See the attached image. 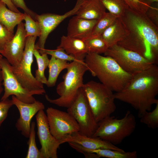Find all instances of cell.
Instances as JSON below:
<instances>
[{"label": "cell", "mask_w": 158, "mask_h": 158, "mask_svg": "<svg viewBox=\"0 0 158 158\" xmlns=\"http://www.w3.org/2000/svg\"><path fill=\"white\" fill-rule=\"evenodd\" d=\"M128 33L117 44L158 62V28L146 13L128 8L121 18Z\"/></svg>", "instance_id": "1"}, {"label": "cell", "mask_w": 158, "mask_h": 158, "mask_svg": "<svg viewBox=\"0 0 158 158\" xmlns=\"http://www.w3.org/2000/svg\"><path fill=\"white\" fill-rule=\"evenodd\" d=\"M158 67L154 64L150 68L133 75L126 86L114 93L115 99L130 104L138 112L140 117L150 111L158 102Z\"/></svg>", "instance_id": "2"}, {"label": "cell", "mask_w": 158, "mask_h": 158, "mask_svg": "<svg viewBox=\"0 0 158 158\" xmlns=\"http://www.w3.org/2000/svg\"><path fill=\"white\" fill-rule=\"evenodd\" d=\"M84 61L92 75L115 92L121 90L133 75L124 71L109 56L89 52L85 56Z\"/></svg>", "instance_id": "3"}, {"label": "cell", "mask_w": 158, "mask_h": 158, "mask_svg": "<svg viewBox=\"0 0 158 158\" xmlns=\"http://www.w3.org/2000/svg\"><path fill=\"white\" fill-rule=\"evenodd\" d=\"M66 69L67 72L63 76V80L56 88L60 97L52 99L46 95L45 97L51 103L67 108L75 100L79 90L82 87L83 76L88 68L84 60H79L69 63Z\"/></svg>", "instance_id": "4"}, {"label": "cell", "mask_w": 158, "mask_h": 158, "mask_svg": "<svg viewBox=\"0 0 158 158\" xmlns=\"http://www.w3.org/2000/svg\"><path fill=\"white\" fill-rule=\"evenodd\" d=\"M136 125L135 116L129 110L121 118L111 116L98 123L92 136L97 137L115 145L121 143L134 131Z\"/></svg>", "instance_id": "5"}, {"label": "cell", "mask_w": 158, "mask_h": 158, "mask_svg": "<svg viewBox=\"0 0 158 158\" xmlns=\"http://www.w3.org/2000/svg\"><path fill=\"white\" fill-rule=\"evenodd\" d=\"M82 88L97 123L115 111L114 93L109 88L91 80L84 84Z\"/></svg>", "instance_id": "6"}, {"label": "cell", "mask_w": 158, "mask_h": 158, "mask_svg": "<svg viewBox=\"0 0 158 158\" xmlns=\"http://www.w3.org/2000/svg\"><path fill=\"white\" fill-rule=\"evenodd\" d=\"M37 37L32 36L27 37L22 59L17 65L12 66V68L15 77L24 88L35 95H41L46 92L43 84L37 80L31 71L33 52Z\"/></svg>", "instance_id": "7"}, {"label": "cell", "mask_w": 158, "mask_h": 158, "mask_svg": "<svg viewBox=\"0 0 158 158\" xmlns=\"http://www.w3.org/2000/svg\"><path fill=\"white\" fill-rule=\"evenodd\" d=\"M105 56L113 59L126 72L133 75L145 70L155 64L135 51L117 44L108 48Z\"/></svg>", "instance_id": "8"}, {"label": "cell", "mask_w": 158, "mask_h": 158, "mask_svg": "<svg viewBox=\"0 0 158 158\" xmlns=\"http://www.w3.org/2000/svg\"><path fill=\"white\" fill-rule=\"evenodd\" d=\"M67 112L78 123L80 133L89 136L93 135L98 123L82 88L79 90L75 100L67 108Z\"/></svg>", "instance_id": "9"}, {"label": "cell", "mask_w": 158, "mask_h": 158, "mask_svg": "<svg viewBox=\"0 0 158 158\" xmlns=\"http://www.w3.org/2000/svg\"><path fill=\"white\" fill-rule=\"evenodd\" d=\"M4 93L1 100H5L11 95H14L23 102L31 103L36 100L33 96V92L24 88L14 75L12 66L5 58L0 61Z\"/></svg>", "instance_id": "10"}, {"label": "cell", "mask_w": 158, "mask_h": 158, "mask_svg": "<svg viewBox=\"0 0 158 158\" xmlns=\"http://www.w3.org/2000/svg\"><path fill=\"white\" fill-rule=\"evenodd\" d=\"M46 112L50 131L59 141L67 135L80 131L78 123L68 112L52 107H48Z\"/></svg>", "instance_id": "11"}, {"label": "cell", "mask_w": 158, "mask_h": 158, "mask_svg": "<svg viewBox=\"0 0 158 158\" xmlns=\"http://www.w3.org/2000/svg\"><path fill=\"white\" fill-rule=\"evenodd\" d=\"M35 118L37 134L41 145L39 150L41 158H58L57 151L61 144L51 134L44 110H40Z\"/></svg>", "instance_id": "12"}, {"label": "cell", "mask_w": 158, "mask_h": 158, "mask_svg": "<svg viewBox=\"0 0 158 158\" xmlns=\"http://www.w3.org/2000/svg\"><path fill=\"white\" fill-rule=\"evenodd\" d=\"M80 6V4L76 3L72 9L62 15L51 13L40 15L37 14L36 21L39 24L41 34L38 42L35 45V49L37 50L44 49L46 40L49 34L64 20L76 15Z\"/></svg>", "instance_id": "13"}, {"label": "cell", "mask_w": 158, "mask_h": 158, "mask_svg": "<svg viewBox=\"0 0 158 158\" xmlns=\"http://www.w3.org/2000/svg\"><path fill=\"white\" fill-rule=\"evenodd\" d=\"M11 100L20 113V117L16 123L15 126L23 136L28 138L32 118L40 110H44L45 106L42 102L36 100L31 103L23 102L14 95L12 96Z\"/></svg>", "instance_id": "14"}, {"label": "cell", "mask_w": 158, "mask_h": 158, "mask_svg": "<svg viewBox=\"0 0 158 158\" xmlns=\"http://www.w3.org/2000/svg\"><path fill=\"white\" fill-rule=\"evenodd\" d=\"M26 38L24 23L21 22L17 25L16 33L13 38L0 51V54L12 66H16L20 61Z\"/></svg>", "instance_id": "15"}, {"label": "cell", "mask_w": 158, "mask_h": 158, "mask_svg": "<svg viewBox=\"0 0 158 158\" xmlns=\"http://www.w3.org/2000/svg\"><path fill=\"white\" fill-rule=\"evenodd\" d=\"M59 142L61 144L66 142H74L89 149H107L124 151L108 141L98 137L87 136L79 131L67 135Z\"/></svg>", "instance_id": "16"}, {"label": "cell", "mask_w": 158, "mask_h": 158, "mask_svg": "<svg viewBox=\"0 0 158 158\" xmlns=\"http://www.w3.org/2000/svg\"><path fill=\"white\" fill-rule=\"evenodd\" d=\"M97 21L84 19L75 15L69 21L67 35L84 40L90 36Z\"/></svg>", "instance_id": "17"}, {"label": "cell", "mask_w": 158, "mask_h": 158, "mask_svg": "<svg viewBox=\"0 0 158 158\" xmlns=\"http://www.w3.org/2000/svg\"><path fill=\"white\" fill-rule=\"evenodd\" d=\"M57 48L63 49L67 54L79 60H84L88 53L87 45L84 40L63 35L60 44Z\"/></svg>", "instance_id": "18"}, {"label": "cell", "mask_w": 158, "mask_h": 158, "mask_svg": "<svg viewBox=\"0 0 158 158\" xmlns=\"http://www.w3.org/2000/svg\"><path fill=\"white\" fill-rule=\"evenodd\" d=\"M128 31L121 18H117L101 36L108 47L117 44L128 35Z\"/></svg>", "instance_id": "19"}, {"label": "cell", "mask_w": 158, "mask_h": 158, "mask_svg": "<svg viewBox=\"0 0 158 158\" xmlns=\"http://www.w3.org/2000/svg\"><path fill=\"white\" fill-rule=\"evenodd\" d=\"M106 10L99 0H85L75 15L87 20H98L106 12Z\"/></svg>", "instance_id": "20"}, {"label": "cell", "mask_w": 158, "mask_h": 158, "mask_svg": "<svg viewBox=\"0 0 158 158\" xmlns=\"http://www.w3.org/2000/svg\"><path fill=\"white\" fill-rule=\"evenodd\" d=\"M0 0V23L10 31L14 33L15 27L24 20V13H16L7 8Z\"/></svg>", "instance_id": "21"}, {"label": "cell", "mask_w": 158, "mask_h": 158, "mask_svg": "<svg viewBox=\"0 0 158 158\" xmlns=\"http://www.w3.org/2000/svg\"><path fill=\"white\" fill-rule=\"evenodd\" d=\"M69 63L66 61L51 56L48 66L49 75L46 84L48 87H51L55 85L60 73L62 71L67 68Z\"/></svg>", "instance_id": "22"}, {"label": "cell", "mask_w": 158, "mask_h": 158, "mask_svg": "<svg viewBox=\"0 0 158 158\" xmlns=\"http://www.w3.org/2000/svg\"><path fill=\"white\" fill-rule=\"evenodd\" d=\"M84 150L85 153L95 154L99 158H136L137 157L136 151L126 152L107 149H91L86 148Z\"/></svg>", "instance_id": "23"}, {"label": "cell", "mask_w": 158, "mask_h": 158, "mask_svg": "<svg viewBox=\"0 0 158 158\" xmlns=\"http://www.w3.org/2000/svg\"><path fill=\"white\" fill-rule=\"evenodd\" d=\"M33 54L37 62L38 68L35 71V78L39 82L46 84L47 79L44 75V71L48 67L49 59L48 54L45 53L40 54L38 50L35 49Z\"/></svg>", "instance_id": "24"}, {"label": "cell", "mask_w": 158, "mask_h": 158, "mask_svg": "<svg viewBox=\"0 0 158 158\" xmlns=\"http://www.w3.org/2000/svg\"><path fill=\"white\" fill-rule=\"evenodd\" d=\"M109 12L121 18L129 7L124 0H99Z\"/></svg>", "instance_id": "25"}, {"label": "cell", "mask_w": 158, "mask_h": 158, "mask_svg": "<svg viewBox=\"0 0 158 158\" xmlns=\"http://www.w3.org/2000/svg\"><path fill=\"white\" fill-rule=\"evenodd\" d=\"M84 40L87 45L88 53L100 54H104L109 48L101 35L90 36Z\"/></svg>", "instance_id": "26"}, {"label": "cell", "mask_w": 158, "mask_h": 158, "mask_svg": "<svg viewBox=\"0 0 158 158\" xmlns=\"http://www.w3.org/2000/svg\"><path fill=\"white\" fill-rule=\"evenodd\" d=\"M117 18L110 12H106L97 20L90 36L101 35Z\"/></svg>", "instance_id": "27"}, {"label": "cell", "mask_w": 158, "mask_h": 158, "mask_svg": "<svg viewBox=\"0 0 158 158\" xmlns=\"http://www.w3.org/2000/svg\"><path fill=\"white\" fill-rule=\"evenodd\" d=\"M35 126V122L33 121L32 122L28 137V147L26 158H42L40 150L38 149L36 144Z\"/></svg>", "instance_id": "28"}, {"label": "cell", "mask_w": 158, "mask_h": 158, "mask_svg": "<svg viewBox=\"0 0 158 158\" xmlns=\"http://www.w3.org/2000/svg\"><path fill=\"white\" fill-rule=\"evenodd\" d=\"M155 105L152 111H145L139 117L141 123L153 129L158 127V102Z\"/></svg>", "instance_id": "29"}, {"label": "cell", "mask_w": 158, "mask_h": 158, "mask_svg": "<svg viewBox=\"0 0 158 158\" xmlns=\"http://www.w3.org/2000/svg\"><path fill=\"white\" fill-rule=\"evenodd\" d=\"M24 28L26 37L35 36L39 37L41 30L39 24L37 21L34 20L30 16L24 13Z\"/></svg>", "instance_id": "30"}, {"label": "cell", "mask_w": 158, "mask_h": 158, "mask_svg": "<svg viewBox=\"0 0 158 158\" xmlns=\"http://www.w3.org/2000/svg\"><path fill=\"white\" fill-rule=\"evenodd\" d=\"M38 51L40 54L45 53L55 58L67 61H73L79 60L75 58L73 56L69 55L61 48H58L55 50L46 49L45 48L40 49Z\"/></svg>", "instance_id": "31"}, {"label": "cell", "mask_w": 158, "mask_h": 158, "mask_svg": "<svg viewBox=\"0 0 158 158\" xmlns=\"http://www.w3.org/2000/svg\"><path fill=\"white\" fill-rule=\"evenodd\" d=\"M14 34L0 23V51L14 37Z\"/></svg>", "instance_id": "32"}, {"label": "cell", "mask_w": 158, "mask_h": 158, "mask_svg": "<svg viewBox=\"0 0 158 158\" xmlns=\"http://www.w3.org/2000/svg\"><path fill=\"white\" fill-rule=\"evenodd\" d=\"M129 8L135 11L146 13L148 9L152 7L144 4L139 0H124Z\"/></svg>", "instance_id": "33"}, {"label": "cell", "mask_w": 158, "mask_h": 158, "mask_svg": "<svg viewBox=\"0 0 158 158\" xmlns=\"http://www.w3.org/2000/svg\"><path fill=\"white\" fill-rule=\"evenodd\" d=\"M13 105L12 100L8 98L0 102V126L6 118L8 111Z\"/></svg>", "instance_id": "34"}, {"label": "cell", "mask_w": 158, "mask_h": 158, "mask_svg": "<svg viewBox=\"0 0 158 158\" xmlns=\"http://www.w3.org/2000/svg\"><path fill=\"white\" fill-rule=\"evenodd\" d=\"M11 1L16 8H20L23 9L24 13L30 16L36 21V17L37 14L27 7L24 0H11Z\"/></svg>", "instance_id": "35"}, {"label": "cell", "mask_w": 158, "mask_h": 158, "mask_svg": "<svg viewBox=\"0 0 158 158\" xmlns=\"http://www.w3.org/2000/svg\"><path fill=\"white\" fill-rule=\"evenodd\" d=\"M7 6L8 8L11 11L16 13L20 12L13 4L11 0H1Z\"/></svg>", "instance_id": "36"}, {"label": "cell", "mask_w": 158, "mask_h": 158, "mask_svg": "<svg viewBox=\"0 0 158 158\" xmlns=\"http://www.w3.org/2000/svg\"><path fill=\"white\" fill-rule=\"evenodd\" d=\"M142 3L149 6H151L152 3L158 2V0H139Z\"/></svg>", "instance_id": "37"}, {"label": "cell", "mask_w": 158, "mask_h": 158, "mask_svg": "<svg viewBox=\"0 0 158 158\" xmlns=\"http://www.w3.org/2000/svg\"><path fill=\"white\" fill-rule=\"evenodd\" d=\"M3 81L2 74L1 69H0V83H1Z\"/></svg>", "instance_id": "38"}, {"label": "cell", "mask_w": 158, "mask_h": 158, "mask_svg": "<svg viewBox=\"0 0 158 158\" xmlns=\"http://www.w3.org/2000/svg\"><path fill=\"white\" fill-rule=\"evenodd\" d=\"M1 84L2 83H0V95L3 90V88Z\"/></svg>", "instance_id": "39"}, {"label": "cell", "mask_w": 158, "mask_h": 158, "mask_svg": "<svg viewBox=\"0 0 158 158\" xmlns=\"http://www.w3.org/2000/svg\"><path fill=\"white\" fill-rule=\"evenodd\" d=\"M3 58V56L0 54V61ZM0 69H1V66L0 65Z\"/></svg>", "instance_id": "40"}]
</instances>
